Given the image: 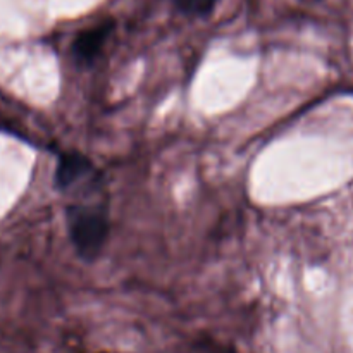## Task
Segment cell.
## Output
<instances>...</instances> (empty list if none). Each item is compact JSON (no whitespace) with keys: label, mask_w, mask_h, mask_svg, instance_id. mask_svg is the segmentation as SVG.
<instances>
[{"label":"cell","mask_w":353,"mask_h":353,"mask_svg":"<svg viewBox=\"0 0 353 353\" xmlns=\"http://www.w3.org/2000/svg\"><path fill=\"white\" fill-rule=\"evenodd\" d=\"M68 230L83 259H95L109 238V217L95 203H74L68 209Z\"/></svg>","instance_id":"6da1fadb"},{"label":"cell","mask_w":353,"mask_h":353,"mask_svg":"<svg viewBox=\"0 0 353 353\" xmlns=\"http://www.w3.org/2000/svg\"><path fill=\"white\" fill-rule=\"evenodd\" d=\"M114 31V21L105 19L78 33L72 41V55L79 65H90L100 57Z\"/></svg>","instance_id":"7a4b0ae2"},{"label":"cell","mask_w":353,"mask_h":353,"mask_svg":"<svg viewBox=\"0 0 353 353\" xmlns=\"http://www.w3.org/2000/svg\"><path fill=\"white\" fill-rule=\"evenodd\" d=\"M95 172L90 159L78 152H65L59 157L55 168V186L59 190H69Z\"/></svg>","instance_id":"3957f363"},{"label":"cell","mask_w":353,"mask_h":353,"mask_svg":"<svg viewBox=\"0 0 353 353\" xmlns=\"http://www.w3.org/2000/svg\"><path fill=\"white\" fill-rule=\"evenodd\" d=\"M179 10L186 16L202 17L207 16L216 7L217 0H176Z\"/></svg>","instance_id":"277c9868"}]
</instances>
